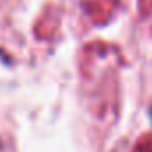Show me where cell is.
Wrapping results in <instances>:
<instances>
[{
    "label": "cell",
    "instance_id": "cell-1",
    "mask_svg": "<svg viewBox=\"0 0 152 152\" xmlns=\"http://www.w3.org/2000/svg\"><path fill=\"white\" fill-rule=\"evenodd\" d=\"M150 120H152V109H150Z\"/></svg>",
    "mask_w": 152,
    "mask_h": 152
}]
</instances>
